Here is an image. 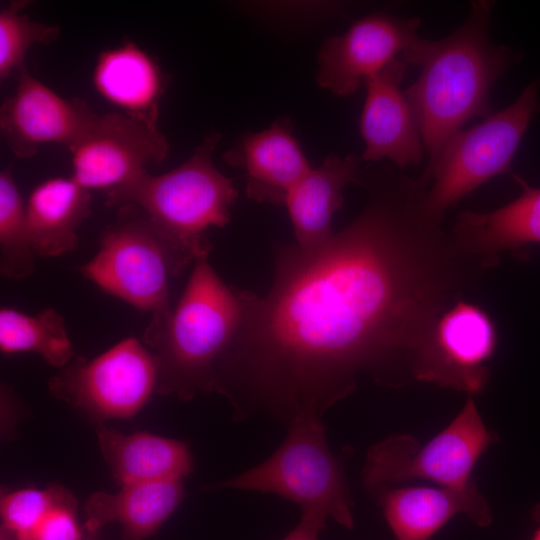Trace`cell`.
Wrapping results in <instances>:
<instances>
[{"mask_svg":"<svg viewBox=\"0 0 540 540\" xmlns=\"http://www.w3.org/2000/svg\"><path fill=\"white\" fill-rule=\"evenodd\" d=\"M369 200L321 248L273 246L264 295L235 287L239 323L217 361L214 393L235 420L263 415L287 428L322 418L361 374L412 381L438 318L485 271L425 207L426 187L389 165L360 172Z\"/></svg>","mask_w":540,"mask_h":540,"instance_id":"obj_1","label":"cell"},{"mask_svg":"<svg viewBox=\"0 0 540 540\" xmlns=\"http://www.w3.org/2000/svg\"><path fill=\"white\" fill-rule=\"evenodd\" d=\"M494 5L490 0L472 1L467 18L456 30L429 40L421 73L405 91L429 154L422 175L433 169L446 143L463 125L492 114L493 85L522 59V51L490 40Z\"/></svg>","mask_w":540,"mask_h":540,"instance_id":"obj_2","label":"cell"},{"mask_svg":"<svg viewBox=\"0 0 540 540\" xmlns=\"http://www.w3.org/2000/svg\"><path fill=\"white\" fill-rule=\"evenodd\" d=\"M234 286H228L208 262H194L174 308L152 314L143 333L157 364L156 392L188 401L214 393L217 361L239 323Z\"/></svg>","mask_w":540,"mask_h":540,"instance_id":"obj_3","label":"cell"},{"mask_svg":"<svg viewBox=\"0 0 540 540\" xmlns=\"http://www.w3.org/2000/svg\"><path fill=\"white\" fill-rule=\"evenodd\" d=\"M220 139V133L209 132L180 166L160 175L145 172L104 193L105 205L138 206L198 258L208 257L211 243L204 233L229 222L238 195L233 181L213 162Z\"/></svg>","mask_w":540,"mask_h":540,"instance_id":"obj_4","label":"cell"},{"mask_svg":"<svg viewBox=\"0 0 540 540\" xmlns=\"http://www.w3.org/2000/svg\"><path fill=\"white\" fill-rule=\"evenodd\" d=\"M198 256L133 204L118 207L96 254L79 267L106 293L152 314L171 308L169 282Z\"/></svg>","mask_w":540,"mask_h":540,"instance_id":"obj_5","label":"cell"},{"mask_svg":"<svg viewBox=\"0 0 540 540\" xmlns=\"http://www.w3.org/2000/svg\"><path fill=\"white\" fill-rule=\"evenodd\" d=\"M237 489L271 493L305 510H317L352 529L354 517L347 479L331 452L321 419H295L276 451L261 464L203 490Z\"/></svg>","mask_w":540,"mask_h":540,"instance_id":"obj_6","label":"cell"},{"mask_svg":"<svg viewBox=\"0 0 540 540\" xmlns=\"http://www.w3.org/2000/svg\"><path fill=\"white\" fill-rule=\"evenodd\" d=\"M540 81L535 79L508 107L460 130L444 146L435 166L418 179L427 188L425 207L438 220L448 208L490 179L513 173L515 153L540 112Z\"/></svg>","mask_w":540,"mask_h":540,"instance_id":"obj_7","label":"cell"},{"mask_svg":"<svg viewBox=\"0 0 540 540\" xmlns=\"http://www.w3.org/2000/svg\"><path fill=\"white\" fill-rule=\"evenodd\" d=\"M494 440L469 397L450 424L426 444L408 434H394L370 447L362 481L371 493L412 479L466 489L475 484L474 466Z\"/></svg>","mask_w":540,"mask_h":540,"instance_id":"obj_8","label":"cell"},{"mask_svg":"<svg viewBox=\"0 0 540 540\" xmlns=\"http://www.w3.org/2000/svg\"><path fill=\"white\" fill-rule=\"evenodd\" d=\"M157 375L152 352L129 337L91 360L75 357L48 387L55 398L100 423L134 416L156 392Z\"/></svg>","mask_w":540,"mask_h":540,"instance_id":"obj_9","label":"cell"},{"mask_svg":"<svg viewBox=\"0 0 540 540\" xmlns=\"http://www.w3.org/2000/svg\"><path fill=\"white\" fill-rule=\"evenodd\" d=\"M418 17H398L384 12L369 14L342 35L328 38L318 55V84L335 95L354 93L367 78L404 57L420 66L429 40L418 34Z\"/></svg>","mask_w":540,"mask_h":540,"instance_id":"obj_10","label":"cell"},{"mask_svg":"<svg viewBox=\"0 0 540 540\" xmlns=\"http://www.w3.org/2000/svg\"><path fill=\"white\" fill-rule=\"evenodd\" d=\"M497 342L496 325L487 311L460 300L442 313L419 349L413 379L479 394L488 383Z\"/></svg>","mask_w":540,"mask_h":540,"instance_id":"obj_11","label":"cell"},{"mask_svg":"<svg viewBox=\"0 0 540 540\" xmlns=\"http://www.w3.org/2000/svg\"><path fill=\"white\" fill-rule=\"evenodd\" d=\"M169 149L158 123L123 112L98 114L70 150L71 177L89 191L106 193L164 161Z\"/></svg>","mask_w":540,"mask_h":540,"instance_id":"obj_12","label":"cell"},{"mask_svg":"<svg viewBox=\"0 0 540 540\" xmlns=\"http://www.w3.org/2000/svg\"><path fill=\"white\" fill-rule=\"evenodd\" d=\"M14 93L0 107V132L17 158L37 154L43 144H61L70 151L97 117L81 98L58 95L27 70L18 73Z\"/></svg>","mask_w":540,"mask_h":540,"instance_id":"obj_13","label":"cell"},{"mask_svg":"<svg viewBox=\"0 0 540 540\" xmlns=\"http://www.w3.org/2000/svg\"><path fill=\"white\" fill-rule=\"evenodd\" d=\"M409 64L399 57L367 78L360 118L362 161L388 159L400 170L421 162L424 145L411 104L401 90Z\"/></svg>","mask_w":540,"mask_h":540,"instance_id":"obj_14","label":"cell"},{"mask_svg":"<svg viewBox=\"0 0 540 540\" xmlns=\"http://www.w3.org/2000/svg\"><path fill=\"white\" fill-rule=\"evenodd\" d=\"M287 117L257 133L243 135L223 154L224 161L242 169L247 196L257 202L285 206L292 188L311 169Z\"/></svg>","mask_w":540,"mask_h":540,"instance_id":"obj_15","label":"cell"},{"mask_svg":"<svg viewBox=\"0 0 540 540\" xmlns=\"http://www.w3.org/2000/svg\"><path fill=\"white\" fill-rule=\"evenodd\" d=\"M373 494L396 540H432L459 514L480 527H488L493 520L489 504L476 484L466 489L387 487Z\"/></svg>","mask_w":540,"mask_h":540,"instance_id":"obj_16","label":"cell"},{"mask_svg":"<svg viewBox=\"0 0 540 540\" xmlns=\"http://www.w3.org/2000/svg\"><path fill=\"white\" fill-rule=\"evenodd\" d=\"M521 195L491 212L461 211L450 231L458 246L468 255L493 268L502 251L520 250L540 243V188L530 186L514 172Z\"/></svg>","mask_w":540,"mask_h":540,"instance_id":"obj_17","label":"cell"},{"mask_svg":"<svg viewBox=\"0 0 540 540\" xmlns=\"http://www.w3.org/2000/svg\"><path fill=\"white\" fill-rule=\"evenodd\" d=\"M361 156L328 155L316 169L292 188L285 206L293 225L296 245L303 252H313L324 246L334 235L333 215L343 205V189L360 181Z\"/></svg>","mask_w":540,"mask_h":540,"instance_id":"obj_18","label":"cell"},{"mask_svg":"<svg viewBox=\"0 0 540 540\" xmlns=\"http://www.w3.org/2000/svg\"><path fill=\"white\" fill-rule=\"evenodd\" d=\"M92 82L123 113L158 123L159 102L168 80L156 59L135 42L101 51Z\"/></svg>","mask_w":540,"mask_h":540,"instance_id":"obj_19","label":"cell"},{"mask_svg":"<svg viewBox=\"0 0 540 540\" xmlns=\"http://www.w3.org/2000/svg\"><path fill=\"white\" fill-rule=\"evenodd\" d=\"M183 480L133 483L116 493L98 491L87 499L85 529L93 534L118 523L124 540H145L170 517L185 497Z\"/></svg>","mask_w":540,"mask_h":540,"instance_id":"obj_20","label":"cell"},{"mask_svg":"<svg viewBox=\"0 0 540 540\" xmlns=\"http://www.w3.org/2000/svg\"><path fill=\"white\" fill-rule=\"evenodd\" d=\"M100 451L114 479L121 485L183 480L193 472L187 443L147 432L123 434L96 423Z\"/></svg>","mask_w":540,"mask_h":540,"instance_id":"obj_21","label":"cell"},{"mask_svg":"<svg viewBox=\"0 0 540 540\" xmlns=\"http://www.w3.org/2000/svg\"><path fill=\"white\" fill-rule=\"evenodd\" d=\"M91 191L71 176L38 184L26 203L27 224L36 256L58 257L79 243L78 230L90 215Z\"/></svg>","mask_w":540,"mask_h":540,"instance_id":"obj_22","label":"cell"},{"mask_svg":"<svg viewBox=\"0 0 540 540\" xmlns=\"http://www.w3.org/2000/svg\"><path fill=\"white\" fill-rule=\"evenodd\" d=\"M0 350L4 354L37 353L49 365L57 368H64L74 356L65 320L52 307L35 315L2 307Z\"/></svg>","mask_w":540,"mask_h":540,"instance_id":"obj_23","label":"cell"},{"mask_svg":"<svg viewBox=\"0 0 540 540\" xmlns=\"http://www.w3.org/2000/svg\"><path fill=\"white\" fill-rule=\"evenodd\" d=\"M26 215L11 167L0 171V272L12 280L32 275L35 270Z\"/></svg>","mask_w":540,"mask_h":540,"instance_id":"obj_24","label":"cell"},{"mask_svg":"<svg viewBox=\"0 0 540 540\" xmlns=\"http://www.w3.org/2000/svg\"><path fill=\"white\" fill-rule=\"evenodd\" d=\"M30 1L16 0L0 9V79H7L25 67V58L35 44L49 45L58 39L56 25L32 20L22 11Z\"/></svg>","mask_w":540,"mask_h":540,"instance_id":"obj_25","label":"cell"},{"mask_svg":"<svg viewBox=\"0 0 540 540\" xmlns=\"http://www.w3.org/2000/svg\"><path fill=\"white\" fill-rule=\"evenodd\" d=\"M72 503L76 499L62 486L23 488L2 495V540H32L36 528L54 507Z\"/></svg>","mask_w":540,"mask_h":540,"instance_id":"obj_26","label":"cell"},{"mask_svg":"<svg viewBox=\"0 0 540 540\" xmlns=\"http://www.w3.org/2000/svg\"><path fill=\"white\" fill-rule=\"evenodd\" d=\"M76 505L54 507L38 525L32 540H80L82 534L75 515Z\"/></svg>","mask_w":540,"mask_h":540,"instance_id":"obj_27","label":"cell"},{"mask_svg":"<svg viewBox=\"0 0 540 540\" xmlns=\"http://www.w3.org/2000/svg\"><path fill=\"white\" fill-rule=\"evenodd\" d=\"M327 519L317 510L302 511L298 524L282 540H318Z\"/></svg>","mask_w":540,"mask_h":540,"instance_id":"obj_28","label":"cell"},{"mask_svg":"<svg viewBox=\"0 0 540 540\" xmlns=\"http://www.w3.org/2000/svg\"><path fill=\"white\" fill-rule=\"evenodd\" d=\"M531 517L535 522L536 527L530 540H540V503L536 504L532 508Z\"/></svg>","mask_w":540,"mask_h":540,"instance_id":"obj_29","label":"cell"}]
</instances>
